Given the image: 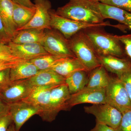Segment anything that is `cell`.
Listing matches in <instances>:
<instances>
[{"instance_id": "obj_28", "label": "cell", "mask_w": 131, "mask_h": 131, "mask_svg": "<svg viewBox=\"0 0 131 131\" xmlns=\"http://www.w3.org/2000/svg\"><path fill=\"white\" fill-rule=\"evenodd\" d=\"M19 59H21L14 55L8 44L0 43V60L16 61Z\"/></svg>"}, {"instance_id": "obj_37", "label": "cell", "mask_w": 131, "mask_h": 131, "mask_svg": "<svg viewBox=\"0 0 131 131\" xmlns=\"http://www.w3.org/2000/svg\"><path fill=\"white\" fill-rule=\"evenodd\" d=\"M14 3L22 5L29 8L35 7L34 3L31 2L30 0H11Z\"/></svg>"}, {"instance_id": "obj_18", "label": "cell", "mask_w": 131, "mask_h": 131, "mask_svg": "<svg viewBox=\"0 0 131 131\" xmlns=\"http://www.w3.org/2000/svg\"><path fill=\"white\" fill-rule=\"evenodd\" d=\"M45 30L28 28L17 31L12 42L15 43H39L43 45L45 38Z\"/></svg>"}, {"instance_id": "obj_3", "label": "cell", "mask_w": 131, "mask_h": 131, "mask_svg": "<svg viewBox=\"0 0 131 131\" xmlns=\"http://www.w3.org/2000/svg\"><path fill=\"white\" fill-rule=\"evenodd\" d=\"M71 51L88 71L101 66L91 41L83 30L68 39Z\"/></svg>"}, {"instance_id": "obj_5", "label": "cell", "mask_w": 131, "mask_h": 131, "mask_svg": "<svg viewBox=\"0 0 131 131\" xmlns=\"http://www.w3.org/2000/svg\"><path fill=\"white\" fill-rule=\"evenodd\" d=\"M106 102L121 113L131 108V102L124 84L119 78L110 77L105 88Z\"/></svg>"}, {"instance_id": "obj_24", "label": "cell", "mask_w": 131, "mask_h": 131, "mask_svg": "<svg viewBox=\"0 0 131 131\" xmlns=\"http://www.w3.org/2000/svg\"><path fill=\"white\" fill-rule=\"evenodd\" d=\"M52 69L65 78L78 71L84 70L89 72L77 58L67 59Z\"/></svg>"}, {"instance_id": "obj_31", "label": "cell", "mask_w": 131, "mask_h": 131, "mask_svg": "<svg viewBox=\"0 0 131 131\" xmlns=\"http://www.w3.org/2000/svg\"><path fill=\"white\" fill-rule=\"evenodd\" d=\"M10 69L0 71V92L12 81L10 80Z\"/></svg>"}, {"instance_id": "obj_25", "label": "cell", "mask_w": 131, "mask_h": 131, "mask_svg": "<svg viewBox=\"0 0 131 131\" xmlns=\"http://www.w3.org/2000/svg\"><path fill=\"white\" fill-rule=\"evenodd\" d=\"M69 58L70 57L49 54L34 59L30 61L39 70L42 71L52 69Z\"/></svg>"}, {"instance_id": "obj_15", "label": "cell", "mask_w": 131, "mask_h": 131, "mask_svg": "<svg viewBox=\"0 0 131 131\" xmlns=\"http://www.w3.org/2000/svg\"><path fill=\"white\" fill-rule=\"evenodd\" d=\"M99 63L107 71L119 76L131 68V60L128 57L121 58L112 56H98Z\"/></svg>"}, {"instance_id": "obj_23", "label": "cell", "mask_w": 131, "mask_h": 131, "mask_svg": "<svg viewBox=\"0 0 131 131\" xmlns=\"http://www.w3.org/2000/svg\"><path fill=\"white\" fill-rule=\"evenodd\" d=\"M89 72L84 70L78 71L65 78V83L71 94L77 93L86 86Z\"/></svg>"}, {"instance_id": "obj_34", "label": "cell", "mask_w": 131, "mask_h": 131, "mask_svg": "<svg viewBox=\"0 0 131 131\" xmlns=\"http://www.w3.org/2000/svg\"><path fill=\"white\" fill-rule=\"evenodd\" d=\"M13 123L9 113L0 118V131H6L9 126Z\"/></svg>"}, {"instance_id": "obj_6", "label": "cell", "mask_w": 131, "mask_h": 131, "mask_svg": "<svg viewBox=\"0 0 131 131\" xmlns=\"http://www.w3.org/2000/svg\"><path fill=\"white\" fill-rule=\"evenodd\" d=\"M84 112L94 115L96 123L104 124L115 130L119 126L122 114L118 109L107 103L93 104L84 106Z\"/></svg>"}, {"instance_id": "obj_2", "label": "cell", "mask_w": 131, "mask_h": 131, "mask_svg": "<svg viewBox=\"0 0 131 131\" xmlns=\"http://www.w3.org/2000/svg\"><path fill=\"white\" fill-rule=\"evenodd\" d=\"M102 27H96L83 30L91 41L97 55L128 57L124 45L116 35L106 32Z\"/></svg>"}, {"instance_id": "obj_36", "label": "cell", "mask_w": 131, "mask_h": 131, "mask_svg": "<svg viewBox=\"0 0 131 131\" xmlns=\"http://www.w3.org/2000/svg\"><path fill=\"white\" fill-rule=\"evenodd\" d=\"M90 131H115L110 127L104 124L96 123L95 126Z\"/></svg>"}, {"instance_id": "obj_8", "label": "cell", "mask_w": 131, "mask_h": 131, "mask_svg": "<svg viewBox=\"0 0 131 131\" xmlns=\"http://www.w3.org/2000/svg\"><path fill=\"white\" fill-rule=\"evenodd\" d=\"M71 94L66 83L60 84L52 89L49 110L44 121L51 122L56 119L59 113L68 111L67 102Z\"/></svg>"}, {"instance_id": "obj_20", "label": "cell", "mask_w": 131, "mask_h": 131, "mask_svg": "<svg viewBox=\"0 0 131 131\" xmlns=\"http://www.w3.org/2000/svg\"><path fill=\"white\" fill-rule=\"evenodd\" d=\"M40 71L30 61L25 60L10 69V80L13 81L29 79Z\"/></svg>"}, {"instance_id": "obj_12", "label": "cell", "mask_w": 131, "mask_h": 131, "mask_svg": "<svg viewBox=\"0 0 131 131\" xmlns=\"http://www.w3.org/2000/svg\"><path fill=\"white\" fill-rule=\"evenodd\" d=\"M34 2L36 9L34 16L28 24L17 31L28 28L52 29L50 14L51 3L49 0H34Z\"/></svg>"}, {"instance_id": "obj_19", "label": "cell", "mask_w": 131, "mask_h": 131, "mask_svg": "<svg viewBox=\"0 0 131 131\" xmlns=\"http://www.w3.org/2000/svg\"><path fill=\"white\" fill-rule=\"evenodd\" d=\"M14 3L11 0H0V16L6 31L12 39L17 32L13 18Z\"/></svg>"}, {"instance_id": "obj_30", "label": "cell", "mask_w": 131, "mask_h": 131, "mask_svg": "<svg viewBox=\"0 0 131 131\" xmlns=\"http://www.w3.org/2000/svg\"><path fill=\"white\" fill-rule=\"evenodd\" d=\"M117 77L124 84L131 102V68L128 71Z\"/></svg>"}, {"instance_id": "obj_16", "label": "cell", "mask_w": 131, "mask_h": 131, "mask_svg": "<svg viewBox=\"0 0 131 131\" xmlns=\"http://www.w3.org/2000/svg\"><path fill=\"white\" fill-rule=\"evenodd\" d=\"M98 7L104 19H111L131 30V12L99 2Z\"/></svg>"}, {"instance_id": "obj_39", "label": "cell", "mask_w": 131, "mask_h": 131, "mask_svg": "<svg viewBox=\"0 0 131 131\" xmlns=\"http://www.w3.org/2000/svg\"><path fill=\"white\" fill-rule=\"evenodd\" d=\"M90 1H94L99 2H100V0H90Z\"/></svg>"}, {"instance_id": "obj_14", "label": "cell", "mask_w": 131, "mask_h": 131, "mask_svg": "<svg viewBox=\"0 0 131 131\" xmlns=\"http://www.w3.org/2000/svg\"><path fill=\"white\" fill-rule=\"evenodd\" d=\"M8 45L15 57L26 61H30L49 54L42 45L39 43H15L9 42Z\"/></svg>"}, {"instance_id": "obj_26", "label": "cell", "mask_w": 131, "mask_h": 131, "mask_svg": "<svg viewBox=\"0 0 131 131\" xmlns=\"http://www.w3.org/2000/svg\"><path fill=\"white\" fill-rule=\"evenodd\" d=\"M100 2L131 12V0H100Z\"/></svg>"}, {"instance_id": "obj_21", "label": "cell", "mask_w": 131, "mask_h": 131, "mask_svg": "<svg viewBox=\"0 0 131 131\" xmlns=\"http://www.w3.org/2000/svg\"><path fill=\"white\" fill-rule=\"evenodd\" d=\"M110 76L102 66L89 72L88 83L86 87L96 89H105L108 85Z\"/></svg>"}, {"instance_id": "obj_9", "label": "cell", "mask_w": 131, "mask_h": 131, "mask_svg": "<svg viewBox=\"0 0 131 131\" xmlns=\"http://www.w3.org/2000/svg\"><path fill=\"white\" fill-rule=\"evenodd\" d=\"M105 89L85 87L75 93L71 94L67 102V110L74 106L83 103L92 104L106 103Z\"/></svg>"}, {"instance_id": "obj_17", "label": "cell", "mask_w": 131, "mask_h": 131, "mask_svg": "<svg viewBox=\"0 0 131 131\" xmlns=\"http://www.w3.org/2000/svg\"><path fill=\"white\" fill-rule=\"evenodd\" d=\"M33 86L59 85L65 83V78L52 69L40 71L28 79Z\"/></svg>"}, {"instance_id": "obj_13", "label": "cell", "mask_w": 131, "mask_h": 131, "mask_svg": "<svg viewBox=\"0 0 131 131\" xmlns=\"http://www.w3.org/2000/svg\"><path fill=\"white\" fill-rule=\"evenodd\" d=\"M57 86L58 85L34 86L29 95L22 101L38 108L40 110L38 115L44 121L49 110L52 89Z\"/></svg>"}, {"instance_id": "obj_38", "label": "cell", "mask_w": 131, "mask_h": 131, "mask_svg": "<svg viewBox=\"0 0 131 131\" xmlns=\"http://www.w3.org/2000/svg\"><path fill=\"white\" fill-rule=\"evenodd\" d=\"M13 123V122L9 126L6 131H16L14 124Z\"/></svg>"}, {"instance_id": "obj_27", "label": "cell", "mask_w": 131, "mask_h": 131, "mask_svg": "<svg viewBox=\"0 0 131 131\" xmlns=\"http://www.w3.org/2000/svg\"><path fill=\"white\" fill-rule=\"evenodd\" d=\"M122 119L115 131H131V108L122 113Z\"/></svg>"}, {"instance_id": "obj_7", "label": "cell", "mask_w": 131, "mask_h": 131, "mask_svg": "<svg viewBox=\"0 0 131 131\" xmlns=\"http://www.w3.org/2000/svg\"><path fill=\"white\" fill-rule=\"evenodd\" d=\"M43 46L49 54L70 58H76L70 46L68 39L55 29L45 30Z\"/></svg>"}, {"instance_id": "obj_35", "label": "cell", "mask_w": 131, "mask_h": 131, "mask_svg": "<svg viewBox=\"0 0 131 131\" xmlns=\"http://www.w3.org/2000/svg\"><path fill=\"white\" fill-rule=\"evenodd\" d=\"M9 106L0 98V118L9 113Z\"/></svg>"}, {"instance_id": "obj_10", "label": "cell", "mask_w": 131, "mask_h": 131, "mask_svg": "<svg viewBox=\"0 0 131 131\" xmlns=\"http://www.w3.org/2000/svg\"><path fill=\"white\" fill-rule=\"evenodd\" d=\"M33 87L28 79L11 81L0 92V98L8 104L22 101L29 95Z\"/></svg>"}, {"instance_id": "obj_29", "label": "cell", "mask_w": 131, "mask_h": 131, "mask_svg": "<svg viewBox=\"0 0 131 131\" xmlns=\"http://www.w3.org/2000/svg\"><path fill=\"white\" fill-rule=\"evenodd\" d=\"M124 46L127 56L131 60V33L121 35H116Z\"/></svg>"}, {"instance_id": "obj_40", "label": "cell", "mask_w": 131, "mask_h": 131, "mask_svg": "<svg viewBox=\"0 0 131 131\" xmlns=\"http://www.w3.org/2000/svg\"><path fill=\"white\" fill-rule=\"evenodd\" d=\"M0 43H2V42H1V41H0Z\"/></svg>"}, {"instance_id": "obj_32", "label": "cell", "mask_w": 131, "mask_h": 131, "mask_svg": "<svg viewBox=\"0 0 131 131\" xmlns=\"http://www.w3.org/2000/svg\"><path fill=\"white\" fill-rule=\"evenodd\" d=\"M12 38L8 34L4 24L0 16V41L3 43L8 44L12 41Z\"/></svg>"}, {"instance_id": "obj_22", "label": "cell", "mask_w": 131, "mask_h": 131, "mask_svg": "<svg viewBox=\"0 0 131 131\" xmlns=\"http://www.w3.org/2000/svg\"><path fill=\"white\" fill-rule=\"evenodd\" d=\"M36 9V7L29 8L14 3L13 18L17 31L31 21L35 14Z\"/></svg>"}, {"instance_id": "obj_1", "label": "cell", "mask_w": 131, "mask_h": 131, "mask_svg": "<svg viewBox=\"0 0 131 131\" xmlns=\"http://www.w3.org/2000/svg\"><path fill=\"white\" fill-rule=\"evenodd\" d=\"M99 2L90 0H70L58 7L56 13L64 18L91 24H101L105 19L98 7Z\"/></svg>"}, {"instance_id": "obj_4", "label": "cell", "mask_w": 131, "mask_h": 131, "mask_svg": "<svg viewBox=\"0 0 131 131\" xmlns=\"http://www.w3.org/2000/svg\"><path fill=\"white\" fill-rule=\"evenodd\" d=\"M50 26L52 29L60 32L67 39H69L72 36L80 31L86 28L96 27L111 26L115 28H120L119 25H112L109 21L101 24H91L75 21L59 16L56 13V11L51 9Z\"/></svg>"}, {"instance_id": "obj_11", "label": "cell", "mask_w": 131, "mask_h": 131, "mask_svg": "<svg viewBox=\"0 0 131 131\" xmlns=\"http://www.w3.org/2000/svg\"><path fill=\"white\" fill-rule=\"evenodd\" d=\"M9 105V114L16 131H19L22 126L31 117L35 115H39L40 113L38 108L24 101H19Z\"/></svg>"}, {"instance_id": "obj_33", "label": "cell", "mask_w": 131, "mask_h": 131, "mask_svg": "<svg viewBox=\"0 0 131 131\" xmlns=\"http://www.w3.org/2000/svg\"><path fill=\"white\" fill-rule=\"evenodd\" d=\"M24 61L25 60L23 59H19L16 61L0 60V71L7 69H11Z\"/></svg>"}]
</instances>
